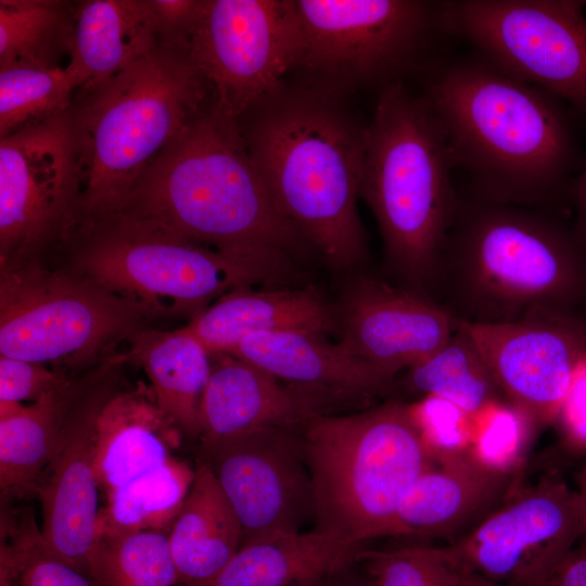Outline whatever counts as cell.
<instances>
[{
  "label": "cell",
  "mask_w": 586,
  "mask_h": 586,
  "mask_svg": "<svg viewBox=\"0 0 586 586\" xmlns=\"http://www.w3.org/2000/svg\"><path fill=\"white\" fill-rule=\"evenodd\" d=\"M114 391L106 383L77 385L53 458L37 489L44 551L87 576L100 511L94 474L95 422Z\"/></svg>",
  "instance_id": "18"
},
{
  "label": "cell",
  "mask_w": 586,
  "mask_h": 586,
  "mask_svg": "<svg viewBox=\"0 0 586 586\" xmlns=\"http://www.w3.org/2000/svg\"><path fill=\"white\" fill-rule=\"evenodd\" d=\"M365 565L377 586H461L463 572L444 547L411 545L388 550H362Z\"/></svg>",
  "instance_id": "34"
},
{
  "label": "cell",
  "mask_w": 586,
  "mask_h": 586,
  "mask_svg": "<svg viewBox=\"0 0 586 586\" xmlns=\"http://www.w3.org/2000/svg\"><path fill=\"white\" fill-rule=\"evenodd\" d=\"M200 408L202 446L279 425H304L317 417L295 393L259 368L215 354Z\"/></svg>",
  "instance_id": "21"
},
{
  "label": "cell",
  "mask_w": 586,
  "mask_h": 586,
  "mask_svg": "<svg viewBox=\"0 0 586 586\" xmlns=\"http://www.w3.org/2000/svg\"><path fill=\"white\" fill-rule=\"evenodd\" d=\"M441 2V1H440ZM440 2L293 0L298 29L294 69L340 92L403 81L438 35Z\"/></svg>",
  "instance_id": "9"
},
{
  "label": "cell",
  "mask_w": 586,
  "mask_h": 586,
  "mask_svg": "<svg viewBox=\"0 0 586 586\" xmlns=\"http://www.w3.org/2000/svg\"><path fill=\"white\" fill-rule=\"evenodd\" d=\"M116 214L214 250L256 283L284 279L309 247L273 203L238 120L215 98L145 167Z\"/></svg>",
  "instance_id": "1"
},
{
  "label": "cell",
  "mask_w": 586,
  "mask_h": 586,
  "mask_svg": "<svg viewBox=\"0 0 586 586\" xmlns=\"http://www.w3.org/2000/svg\"><path fill=\"white\" fill-rule=\"evenodd\" d=\"M521 586H586V548L577 545Z\"/></svg>",
  "instance_id": "39"
},
{
  "label": "cell",
  "mask_w": 586,
  "mask_h": 586,
  "mask_svg": "<svg viewBox=\"0 0 586 586\" xmlns=\"http://www.w3.org/2000/svg\"><path fill=\"white\" fill-rule=\"evenodd\" d=\"M334 309L337 343L395 375L435 354L457 328L429 295L370 276L354 279Z\"/></svg>",
  "instance_id": "17"
},
{
  "label": "cell",
  "mask_w": 586,
  "mask_h": 586,
  "mask_svg": "<svg viewBox=\"0 0 586 586\" xmlns=\"http://www.w3.org/2000/svg\"><path fill=\"white\" fill-rule=\"evenodd\" d=\"M77 235L75 271L146 317L193 319L226 293L256 284L220 253L122 214L84 222Z\"/></svg>",
  "instance_id": "8"
},
{
  "label": "cell",
  "mask_w": 586,
  "mask_h": 586,
  "mask_svg": "<svg viewBox=\"0 0 586 586\" xmlns=\"http://www.w3.org/2000/svg\"><path fill=\"white\" fill-rule=\"evenodd\" d=\"M585 525L579 492L550 475L508 498L470 534L443 547L462 572L521 586L573 549Z\"/></svg>",
  "instance_id": "15"
},
{
  "label": "cell",
  "mask_w": 586,
  "mask_h": 586,
  "mask_svg": "<svg viewBox=\"0 0 586 586\" xmlns=\"http://www.w3.org/2000/svg\"><path fill=\"white\" fill-rule=\"evenodd\" d=\"M513 473L462 454H450L415 482L395 517L393 536L455 543L509 498Z\"/></svg>",
  "instance_id": "20"
},
{
  "label": "cell",
  "mask_w": 586,
  "mask_h": 586,
  "mask_svg": "<svg viewBox=\"0 0 586 586\" xmlns=\"http://www.w3.org/2000/svg\"><path fill=\"white\" fill-rule=\"evenodd\" d=\"M406 382L411 391L447 400L468 416L495 404L500 392L477 347L458 326L441 349L407 369Z\"/></svg>",
  "instance_id": "30"
},
{
  "label": "cell",
  "mask_w": 586,
  "mask_h": 586,
  "mask_svg": "<svg viewBox=\"0 0 586 586\" xmlns=\"http://www.w3.org/2000/svg\"><path fill=\"white\" fill-rule=\"evenodd\" d=\"M177 586H204L241 547L242 528L208 463L201 459L168 533Z\"/></svg>",
  "instance_id": "26"
},
{
  "label": "cell",
  "mask_w": 586,
  "mask_h": 586,
  "mask_svg": "<svg viewBox=\"0 0 586 586\" xmlns=\"http://www.w3.org/2000/svg\"><path fill=\"white\" fill-rule=\"evenodd\" d=\"M461 586H514L508 583H499L486 578L474 572H463Z\"/></svg>",
  "instance_id": "40"
},
{
  "label": "cell",
  "mask_w": 586,
  "mask_h": 586,
  "mask_svg": "<svg viewBox=\"0 0 586 586\" xmlns=\"http://www.w3.org/2000/svg\"><path fill=\"white\" fill-rule=\"evenodd\" d=\"M150 4L155 18L157 42L188 51L203 0H150Z\"/></svg>",
  "instance_id": "36"
},
{
  "label": "cell",
  "mask_w": 586,
  "mask_h": 586,
  "mask_svg": "<svg viewBox=\"0 0 586 586\" xmlns=\"http://www.w3.org/2000/svg\"><path fill=\"white\" fill-rule=\"evenodd\" d=\"M76 91L65 66L0 67V138L65 113Z\"/></svg>",
  "instance_id": "33"
},
{
  "label": "cell",
  "mask_w": 586,
  "mask_h": 586,
  "mask_svg": "<svg viewBox=\"0 0 586 586\" xmlns=\"http://www.w3.org/2000/svg\"><path fill=\"white\" fill-rule=\"evenodd\" d=\"M273 203L310 249L334 269L368 255L357 202L366 125L344 93L286 84L237 119Z\"/></svg>",
  "instance_id": "2"
},
{
  "label": "cell",
  "mask_w": 586,
  "mask_h": 586,
  "mask_svg": "<svg viewBox=\"0 0 586 586\" xmlns=\"http://www.w3.org/2000/svg\"><path fill=\"white\" fill-rule=\"evenodd\" d=\"M468 196L548 212L576 165L560 100L476 53L437 65L423 92Z\"/></svg>",
  "instance_id": "3"
},
{
  "label": "cell",
  "mask_w": 586,
  "mask_h": 586,
  "mask_svg": "<svg viewBox=\"0 0 586 586\" xmlns=\"http://www.w3.org/2000/svg\"><path fill=\"white\" fill-rule=\"evenodd\" d=\"M95 432L94 474L105 493L162 466L183 435L144 385L114 391L98 413Z\"/></svg>",
  "instance_id": "22"
},
{
  "label": "cell",
  "mask_w": 586,
  "mask_h": 586,
  "mask_svg": "<svg viewBox=\"0 0 586 586\" xmlns=\"http://www.w3.org/2000/svg\"><path fill=\"white\" fill-rule=\"evenodd\" d=\"M311 477L313 528L354 544L393 536L398 507L432 467L410 406L390 400L311 418L303 430Z\"/></svg>",
  "instance_id": "7"
},
{
  "label": "cell",
  "mask_w": 586,
  "mask_h": 586,
  "mask_svg": "<svg viewBox=\"0 0 586 586\" xmlns=\"http://www.w3.org/2000/svg\"><path fill=\"white\" fill-rule=\"evenodd\" d=\"M156 44L150 0L82 1L75 8L65 67L77 91L87 90L122 72Z\"/></svg>",
  "instance_id": "24"
},
{
  "label": "cell",
  "mask_w": 586,
  "mask_h": 586,
  "mask_svg": "<svg viewBox=\"0 0 586 586\" xmlns=\"http://www.w3.org/2000/svg\"><path fill=\"white\" fill-rule=\"evenodd\" d=\"M130 359L144 370L158 407L190 438H199L200 408L213 367L207 348L184 327L142 329L131 337Z\"/></svg>",
  "instance_id": "27"
},
{
  "label": "cell",
  "mask_w": 586,
  "mask_h": 586,
  "mask_svg": "<svg viewBox=\"0 0 586 586\" xmlns=\"http://www.w3.org/2000/svg\"><path fill=\"white\" fill-rule=\"evenodd\" d=\"M455 168L424 94L403 81L381 88L365 130L359 198L377 219L392 270L426 295L460 203Z\"/></svg>",
  "instance_id": "6"
},
{
  "label": "cell",
  "mask_w": 586,
  "mask_h": 586,
  "mask_svg": "<svg viewBox=\"0 0 586 586\" xmlns=\"http://www.w3.org/2000/svg\"><path fill=\"white\" fill-rule=\"evenodd\" d=\"M227 355L270 374L317 416L362 410L360 407L387 393L396 377L352 356L318 332L254 333Z\"/></svg>",
  "instance_id": "19"
},
{
  "label": "cell",
  "mask_w": 586,
  "mask_h": 586,
  "mask_svg": "<svg viewBox=\"0 0 586 586\" xmlns=\"http://www.w3.org/2000/svg\"><path fill=\"white\" fill-rule=\"evenodd\" d=\"M88 575L95 586H177L168 534L144 531L98 537Z\"/></svg>",
  "instance_id": "32"
},
{
  "label": "cell",
  "mask_w": 586,
  "mask_h": 586,
  "mask_svg": "<svg viewBox=\"0 0 586 586\" xmlns=\"http://www.w3.org/2000/svg\"><path fill=\"white\" fill-rule=\"evenodd\" d=\"M214 99L188 51L157 44L67 110L80 173L79 225L116 214L145 167Z\"/></svg>",
  "instance_id": "5"
},
{
  "label": "cell",
  "mask_w": 586,
  "mask_h": 586,
  "mask_svg": "<svg viewBox=\"0 0 586 586\" xmlns=\"http://www.w3.org/2000/svg\"><path fill=\"white\" fill-rule=\"evenodd\" d=\"M68 382L47 365L0 355V404L34 403Z\"/></svg>",
  "instance_id": "35"
},
{
  "label": "cell",
  "mask_w": 586,
  "mask_h": 586,
  "mask_svg": "<svg viewBox=\"0 0 586 586\" xmlns=\"http://www.w3.org/2000/svg\"><path fill=\"white\" fill-rule=\"evenodd\" d=\"M457 326L477 347L500 392L538 424L558 418L586 346L565 318Z\"/></svg>",
  "instance_id": "16"
},
{
  "label": "cell",
  "mask_w": 586,
  "mask_h": 586,
  "mask_svg": "<svg viewBox=\"0 0 586 586\" xmlns=\"http://www.w3.org/2000/svg\"><path fill=\"white\" fill-rule=\"evenodd\" d=\"M566 0L440 2L445 35L469 41L508 74L566 102L586 119V15Z\"/></svg>",
  "instance_id": "11"
},
{
  "label": "cell",
  "mask_w": 586,
  "mask_h": 586,
  "mask_svg": "<svg viewBox=\"0 0 586 586\" xmlns=\"http://www.w3.org/2000/svg\"><path fill=\"white\" fill-rule=\"evenodd\" d=\"M195 469L170 457L162 466L105 493L95 539L144 531L168 534L191 488Z\"/></svg>",
  "instance_id": "29"
},
{
  "label": "cell",
  "mask_w": 586,
  "mask_h": 586,
  "mask_svg": "<svg viewBox=\"0 0 586 586\" xmlns=\"http://www.w3.org/2000/svg\"><path fill=\"white\" fill-rule=\"evenodd\" d=\"M575 194L579 206V212L586 227V170L575 183Z\"/></svg>",
  "instance_id": "41"
},
{
  "label": "cell",
  "mask_w": 586,
  "mask_h": 586,
  "mask_svg": "<svg viewBox=\"0 0 586 586\" xmlns=\"http://www.w3.org/2000/svg\"><path fill=\"white\" fill-rule=\"evenodd\" d=\"M582 498H583V501H584V505H585V510H586V470L583 474V477H582V485H581V489L578 491ZM584 548H586V525H585V531H584V535L582 537V539L579 540V543L577 544Z\"/></svg>",
  "instance_id": "43"
},
{
  "label": "cell",
  "mask_w": 586,
  "mask_h": 586,
  "mask_svg": "<svg viewBox=\"0 0 586 586\" xmlns=\"http://www.w3.org/2000/svg\"><path fill=\"white\" fill-rule=\"evenodd\" d=\"M145 317L76 271H50L33 257L1 264L0 355L47 366H85L141 331Z\"/></svg>",
  "instance_id": "10"
},
{
  "label": "cell",
  "mask_w": 586,
  "mask_h": 586,
  "mask_svg": "<svg viewBox=\"0 0 586 586\" xmlns=\"http://www.w3.org/2000/svg\"><path fill=\"white\" fill-rule=\"evenodd\" d=\"M304 425H279L202 446L242 528L241 546L305 532L315 521Z\"/></svg>",
  "instance_id": "14"
},
{
  "label": "cell",
  "mask_w": 586,
  "mask_h": 586,
  "mask_svg": "<svg viewBox=\"0 0 586 586\" xmlns=\"http://www.w3.org/2000/svg\"><path fill=\"white\" fill-rule=\"evenodd\" d=\"M74 15L63 1L0 0V67L61 66L56 58L69 54Z\"/></svg>",
  "instance_id": "31"
},
{
  "label": "cell",
  "mask_w": 586,
  "mask_h": 586,
  "mask_svg": "<svg viewBox=\"0 0 586 586\" xmlns=\"http://www.w3.org/2000/svg\"><path fill=\"white\" fill-rule=\"evenodd\" d=\"M188 53L234 119L284 85L298 29L293 0H203Z\"/></svg>",
  "instance_id": "12"
},
{
  "label": "cell",
  "mask_w": 586,
  "mask_h": 586,
  "mask_svg": "<svg viewBox=\"0 0 586 586\" xmlns=\"http://www.w3.org/2000/svg\"><path fill=\"white\" fill-rule=\"evenodd\" d=\"M18 586H95L89 576L38 548L23 571Z\"/></svg>",
  "instance_id": "37"
},
{
  "label": "cell",
  "mask_w": 586,
  "mask_h": 586,
  "mask_svg": "<svg viewBox=\"0 0 586 586\" xmlns=\"http://www.w3.org/2000/svg\"><path fill=\"white\" fill-rule=\"evenodd\" d=\"M77 385L71 381L28 405L0 404L2 496L38 489L61 434Z\"/></svg>",
  "instance_id": "28"
},
{
  "label": "cell",
  "mask_w": 586,
  "mask_h": 586,
  "mask_svg": "<svg viewBox=\"0 0 586 586\" xmlns=\"http://www.w3.org/2000/svg\"><path fill=\"white\" fill-rule=\"evenodd\" d=\"M365 549L314 528L276 535L241 546L204 586H323Z\"/></svg>",
  "instance_id": "25"
},
{
  "label": "cell",
  "mask_w": 586,
  "mask_h": 586,
  "mask_svg": "<svg viewBox=\"0 0 586 586\" xmlns=\"http://www.w3.org/2000/svg\"><path fill=\"white\" fill-rule=\"evenodd\" d=\"M583 278L549 212L460 195L429 291L457 321L511 323L565 318Z\"/></svg>",
  "instance_id": "4"
},
{
  "label": "cell",
  "mask_w": 586,
  "mask_h": 586,
  "mask_svg": "<svg viewBox=\"0 0 586 586\" xmlns=\"http://www.w3.org/2000/svg\"><path fill=\"white\" fill-rule=\"evenodd\" d=\"M80 193L67 111L0 138V264L78 225Z\"/></svg>",
  "instance_id": "13"
},
{
  "label": "cell",
  "mask_w": 586,
  "mask_h": 586,
  "mask_svg": "<svg viewBox=\"0 0 586 586\" xmlns=\"http://www.w3.org/2000/svg\"><path fill=\"white\" fill-rule=\"evenodd\" d=\"M323 586H377L370 577L369 581H353V579H333L328 581Z\"/></svg>",
  "instance_id": "42"
},
{
  "label": "cell",
  "mask_w": 586,
  "mask_h": 586,
  "mask_svg": "<svg viewBox=\"0 0 586 586\" xmlns=\"http://www.w3.org/2000/svg\"><path fill=\"white\" fill-rule=\"evenodd\" d=\"M558 418L572 441L586 445V358L575 371Z\"/></svg>",
  "instance_id": "38"
},
{
  "label": "cell",
  "mask_w": 586,
  "mask_h": 586,
  "mask_svg": "<svg viewBox=\"0 0 586 586\" xmlns=\"http://www.w3.org/2000/svg\"><path fill=\"white\" fill-rule=\"evenodd\" d=\"M212 354H227L262 332L336 333L334 305L311 286L241 288L226 293L184 327Z\"/></svg>",
  "instance_id": "23"
}]
</instances>
